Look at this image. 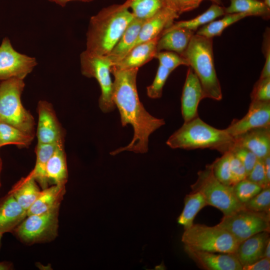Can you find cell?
<instances>
[{
  "label": "cell",
  "mask_w": 270,
  "mask_h": 270,
  "mask_svg": "<svg viewBox=\"0 0 270 270\" xmlns=\"http://www.w3.org/2000/svg\"><path fill=\"white\" fill-rule=\"evenodd\" d=\"M230 151L242 162L248 175L258 160L257 156L250 150L243 147L234 146Z\"/></svg>",
  "instance_id": "obj_39"
},
{
  "label": "cell",
  "mask_w": 270,
  "mask_h": 270,
  "mask_svg": "<svg viewBox=\"0 0 270 270\" xmlns=\"http://www.w3.org/2000/svg\"><path fill=\"white\" fill-rule=\"evenodd\" d=\"M38 143L49 144L64 142V131L52 104L46 100H40L38 104Z\"/></svg>",
  "instance_id": "obj_12"
},
{
  "label": "cell",
  "mask_w": 270,
  "mask_h": 270,
  "mask_svg": "<svg viewBox=\"0 0 270 270\" xmlns=\"http://www.w3.org/2000/svg\"><path fill=\"white\" fill-rule=\"evenodd\" d=\"M232 189L236 198L244 204L263 188L246 178L232 186Z\"/></svg>",
  "instance_id": "obj_34"
},
{
  "label": "cell",
  "mask_w": 270,
  "mask_h": 270,
  "mask_svg": "<svg viewBox=\"0 0 270 270\" xmlns=\"http://www.w3.org/2000/svg\"><path fill=\"white\" fill-rule=\"evenodd\" d=\"M203 0H180L179 14L196 8Z\"/></svg>",
  "instance_id": "obj_44"
},
{
  "label": "cell",
  "mask_w": 270,
  "mask_h": 270,
  "mask_svg": "<svg viewBox=\"0 0 270 270\" xmlns=\"http://www.w3.org/2000/svg\"><path fill=\"white\" fill-rule=\"evenodd\" d=\"M194 32L184 28L172 29L160 34L156 44L157 52L166 50L182 56Z\"/></svg>",
  "instance_id": "obj_21"
},
{
  "label": "cell",
  "mask_w": 270,
  "mask_h": 270,
  "mask_svg": "<svg viewBox=\"0 0 270 270\" xmlns=\"http://www.w3.org/2000/svg\"><path fill=\"white\" fill-rule=\"evenodd\" d=\"M37 64L34 58L16 51L8 38L2 40L0 46V80H24Z\"/></svg>",
  "instance_id": "obj_11"
},
{
  "label": "cell",
  "mask_w": 270,
  "mask_h": 270,
  "mask_svg": "<svg viewBox=\"0 0 270 270\" xmlns=\"http://www.w3.org/2000/svg\"><path fill=\"white\" fill-rule=\"evenodd\" d=\"M244 206L254 212L270 213V186L263 188L244 204Z\"/></svg>",
  "instance_id": "obj_35"
},
{
  "label": "cell",
  "mask_w": 270,
  "mask_h": 270,
  "mask_svg": "<svg viewBox=\"0 0 270 270\" xmlns=\"http://www.w3.org/2000/svg\"><path fill=\"white\" fill-rule=\"evenodd\" d=\"M24 80L12 78L0 83V122L12 125L34 136L35 122L23 106L21 96Z\"/></svg>",
  "instance_id": "obj_5"
},
{
  "label": "cell",
  "mask_w": 270,
  "mask_h": 270,
  "mask_svg": "<svg viewBox=\"0 0 270 270\" xmlns=\"http://www.w3.org/2000/svg\"><path fill=\"white\" fill-rule=\"evenodd\" d=\"M270 239V232H262L240 242L234 254L242 266L264 258L266 246Z\"/></svg>",
  "instance_id": "obj_18"
},
{
  "label": "cell",
  "mask_w": 270,
  "mask_h": 270,
  "mask_svg": "<svg viewBox=\"0 0 270 270\" xmlns=\"http://www.w3.org/2000/svg\"><path fill=\"white\" fill-rule=\"evenodd\" d=\"M144 22L134 18L128 24L116 46L107 56L112 65L122 60L132 48Z\"/></svg>",
  "instance_id": "obj_24"
},
{
  "label": "cell",
  "mask_w": 270,
  "mask_h": 270,
  "mask_svg": "<svg viewBox=\"0 0 270 270\" xmlns=\"http://www.w3.org/2000/svg\"><path fill=\"white\" fill-rule=\"evenodd\" d=\"M14 268L13 264L8 261L0 262V270H10Z\"/></svg>",
  "instance_id": "obj_48"
},
{
  "label": "cell",
  "mask_w": 270,
  "mask_h": 270,
  "mask_svg": "<svg viewBox=\"0 0 270 270\" xmlns=\"http://www.w3.org/2000/svg\"><path fill=\"white\" fill-rule=\"evenodd\" d=\"M230 156V152H226L210 164V166L214 176L220 182L225 185L232 186Z\"/></svg>",
  "instance_id": "obj_33"
},
{
  "label": "cell",
  "mask_w": 270,
  "mask_h": 270,
  "mask_svg": "<svg viewBox=\"0 0 270 270\" xmlns=\"http://www.w3.org/2000/svg\"><path fill=\"white\" fill-rule=\"evenodd\" d=\"M224 14V7L218 4H213L206 10L194 18L176 22L175 23L173 22L170 26L164 29L162 32L177 28H184L195 32L200 27Z\"/></svg>",
  "instance_id": "obj_27"
},
{
  "label": "cell",
  "mask_w": 270,
  "mask_h": 270,
  "mask_svg": "<svg viewBox=\"0 0 270 270\" xmlns=\"http://www.w3.org/2000/svg\"><path fill=\"white\" fill-rule=\"evenodd\" d=\"M154 58L158 60L160 65L172 72L181 65L189 66L188 62L185 58L174 52H158Z\"/></svg>",
  "instance_id": "obj_37"
},
{
  "label": "cell",
  "mask_w": 270,
  "mask_h": 270,
  "mask_svg": "<svg viewBox=\"0 0 270 270\" xmlns=\"http://www.w3.org/2000/svg\"><path fill=\"white\" fill-rule=\"evenodd\" d=\"M128 9L124 4H113L92 16L86 32V50L97 55L108 56L134 18Z\"/></svg>",
  "instance_id": "obj_2"
},
{
  "label": "cell",
  "mask_w": 270,
  "mask_h": 270,
  "mask_svg": "<svg viewBox=\"0 0 270 270\" xmlns=\"http://www.w3.org/2000/svg\"><path fill=\"white\" fill-rule=\"evenodd\" d=\"M204 98L200 80L189 66L181 98L182 114L184 122L198 116V108L200 100Z\"/></svg>",
  "instance_id": "obj_15"
},
{
  "label": "cell",
  "mask_w": 270,
  "mask_h": 270,
  "mask_svg": "<svg viewBox=\"0 0 270 270\" xmlns=\"http://www.w3.org/2000/svg\"><path fill=\"white\" fill-rule=\"evenodd\" d=\"M208 204L202 196L198 192L192 191L184 199L183 210L178 218V222L182 226L184 230L194 224V220L198 213Z\"/></svg>",
  "instance_id": "obj_28"
},
{
  "label": "cell",
  "mask_w": 270,
  "mask_h": 270,
  "mask_svg": "<svg viewBox=\"0 0 270 270\" xmlns=\"http://www.w3.org/2000/svg\"><path fill=\"white\" fill-rule=\"evenodd\" d=\"M2 236H3V234L0 232V248L1 246V241H2Z\"/></svg>",
  "instance_id": "obj_53"
},
{
  "label": "cell",
  "mask_w": 270,
  "mask_h": 270,
  "mask_svg": "<svg viewBox=\"0 0 270 270\" xmlns=\"http://www.w3.org/2000/svg\"><path fill=\"white\" fill-rule=\"evenodd\" d=\"M230 168L232 186L240 181L246 178L248 174L242 162L231 152Z\"/></svg>",
  "instance_id": "obj_41"
},
{
  "label": "cell",
  "mask_w": 270,
  "mask_h": 270,
  "mask_svg": "<svg viewBox=\"0 0 270 270\" xmlns=\"http://www.w3.org/2000/svg\"><path fill=\"white\" fill-rule=\"evenodd\" d=\"M160 36L134 46L122 60L112 66L118 69L139 68L154 58Z\"/></svg>",
  "instance_id": "obj_20"
},
{
  "label": "cell",
  "mask_w": 270,
  "mask_h": 270,
  "mask_svg": "<svg viewBox=\"0 0 270 270\" xmlns=\"http://www.w3.org/2000/svg\"><path fill=\"white\" fill-rule=\"evenodd\" d=\"M270 29L267 28L264 34L262 50L265 58V62L259 79L270 78Z\"/></svg>",
  "instance_id": "obj_42"
},
{
  "label": "cell",
  "mask_w": 270,
  "mask_h": 270,
  "mask_svg": "<svg viewBox=\"0 0 270 270\" xmlns=\"http://www.w3.org/2000/svg\"><path fill=\"white\" fill-rule=\"evenodd\" d=\"M250 15L246 12L226 14L218 20H214L199 28L196 34L208 38H212L220 36L228 26L238 20Z\"/></svg>",
  "instance_id": "obj_31"
},
{
  "label": "cell",
  "mask_w": 270,
  "mask_h": 270,
  "mask_svg": "<svg viewBox=\"0 0 270 270\" xmlns=\"http://www.w3.org/2000/svg\"><path fill=\"white\" fill-rule=\"evenodd\" d=\"M66 192V185H52L42 190L27 210V216L44 213L60 207Z\"/></svg>",
  "instance_id": "obj_23"
},
{
  "label": "cell",
  "mask_w": 270,
  "mask_h": 270,
  "mask_svg": "<svg viewBox=\"0 0 270 270\" xmlns=\"http://www.w3.org/2000/svg\"><path fill=\"white\" fill-rule=\"evenodd\" d=\"M270 127V102L252 101L247 114L225 130L233 138L250 130Z\"/></svg>",
  "instance_id": "obj_13"
},
{
  "label": "cell",
  "mask_w": 270,
  "mask_h": 270,
  "mask_svg": "<svg viewBox=\"0 0 270 270\" xmlns=\"http://www.w3.org/2000/svg\"><path fill=\"white\" fill-rule=\"evenodd\" d=\"M166 144L172 148L194 150L210 148L222 154L234 146V138L225 129H218L202 120L198 116L184 122L168 139Z\"/></svg>",
  "instance_id": "obj_3"
},
{
  "label": "cell",
  "mask_w": 270,
  "mask_h": 270,
  "mask_svg": "<svg viewBox=\"0 0 270 270\" xmlns=\"http://www.w3.org/2000/svg\"><path fill=\"white\" fill-rule=\"evenodd\" d=\"M34 136L24 132L8 124L0 122V146L15 144L19 147H28Z\"/></svg>",
  "instance_id": "obj_32"
},
{
  "label": "cell",
  "mask_w": 270,
  "mask_h": 270,
  "mask_svg": "<svg viewBox=\"0 0 270 270\" xmlns=\"http://www.w3.org/2000/svg\"><path fill=\"white\" fill-rule=\"evenodd\" d=\"M172 72L170 70L159 64L154 81L146 88V94L149 98L156 99L162 96L163 88Z\"/></svg>",
  "instance_id": "obj_36"
},
{
  "label": "cell",
  "mask_w": 270,
  "mask_h": 270,
  "mask_svg": "<svg viewBox=\"0 0 270 270\" xmlns=\"http://www.w3.org/2000/svg\"></svg>",
  "instance_id": "obj_54"
},
{
  "label": "cell",
  "mask_w": 270,
  "mask_h": 270,
  "mask_svg": "<svg viewBox=\"0 0 270 270\" xmlns=\"http://www.w3.org/2000/svg\"><path fill=\"white\" fill-rule=\"evenodd\" d=\"M190 188L192 192H200L208 205L218 209L224 216L244 208L235 196L232 186L220 182L214 176L210 164L204 170L198 172L197 180Z\"/></svg>",
  "instance_id": "obj_7"
},
{
  "label": "cell",
  "mask_w": 270,
  "mask_h": 270,
  "mask_svg": "<svg viewBox=\"0 0 270 270\" xmlns=\"http://www.w3.org/2000/svg\"><path fill=\"white\" fill-rule=\"evenodd\" d=\"M246 178L257 184L262 188L270 186L268 182L262 159L258 158Z\"/></svg>",
  "instance_id": "obj_40"
},
{
  "label": "cell",
  "mask_w": 270,
  "mask_h": 270,
  "mask_svg": "<svg viewBox=\"0 0 270 270\" xmlns=\"http://www.w3.org/2000/svg\"><path fill=\"white\" fill-rule=\"evenodd\" d=\"M268 182L270 184V154L262 159Z\"/></svg>",
  "instance_id": "obj_45"
},
{
  "label": "cell",
  "mask_w": 270,
  "mask_h": 270,
  "mask_svg": "<svg viewBox=\"0 0 270 270\" xmlns=\"http://www.w3.org/2000/svg\"><path fill=\"white\" fill-rule=\"evenodd\" d=\"M50 2H54L62 6H64L66 4L73 0H78L84 2H90L93 0H48Z\"/></svg>",
  "instance_id": "obj_47"
},
{
  "label": "cell",
  "mask_w": 270,
  "mask_h": 270,
  "mask_svg": "<svg viewBox=\"0 0 270 270\" xmlns=\"http://www.w3.org/2000/svg\"><path fill=\"white\" fill-rule=\"evenodd\" d=\"M168 6L178 14L180 0H166Z\"/></svg>",
  "instance_id": "obj_46"
},
{
  "label": "cell",
  "mask_w": 270,
  "mask_h": 270,
  "mask_svg": "<svg viewBox=\"0 0 270 270\" xmlns=\"http://www.w3.org/2000/svg\"><path fill=\"white\" fill-rule=\"evenodd\" d=\"M264 258L270 259V239L268 240L264 249Z\"/></svg>",
  "instance_id": "obj_49"
},
{
  "label": "cell",
  "mask_w": 270,
  "mask_h": 270,
  "mask_svg": "<svg viewBox=\"0 0 270 270\" xmlns=\"http://www.w3.org/2000/svg\"><path fill=\"white\" fill-rule=\"evenodd\" d=\"M182 242L194 250L218 253L234 254L239 244L230 232L218 225L199 224L184 230Z\"/></svg>",
  "instance_id": "obj_6"
},
{
  "label": "cell",
  "mask_w": 270,
  "mask_h": 270,
  "mask_svg": "<svg viewBox=\"0 0 270 270\" xmlns=\"http://www.w3.org/2000/svg\"><path fill=\"white\" fill-rule=\"evenodd\" d=\"M188 256L200 268L205 270H242V266L233 253L199 250L184 246Z\"/></svg>",
  "instance_id": "obj_14"
},
{
  "label": "cell",
  "mask_w": 270,
  "mask_h": 270,
  "mask_svg": "<svg viewBox=\"0 0 270 270\" xmlns=\"http://www.w3.org/2000/svg\"><path fill=\"white\" fill-rule=\"evenodd\" d=\"M234 138V146L249 150L258 158L270 154V127L252 129Z\"/></svg>",
  "instance_id": "obj_16"
},
{
  "label": "cell",
  "mask_w": 270,
  "mask_h": 270,
  "mask_svg": "<svg viewBox=\"0 0 270 270\" xmlns=\"http://www.w3.org/2000/svg\"><path fill=\"white\" fill-rule=\"evenodd\" d=\"M212 1L214 4L220 5L222 4V0H209Z\"/></svg>",
  "instance_id": "obj_50"
},
{
  "label": "cell",
  "mask_w": 270,
  "mask_h": 270,
  "mask_svg": "<svg viewBox=\"0 0 270 270\" xmlns=\"http://www.w3.org/2000/svg\"><path fill=\"white\" fill-rule=\"evenodd\" d=\"M264 4L269 8H270V0H263Z\"/></svg>",
  "instance_id": "obj_51"
},
{
  "label": "cell",
  "mask_w": 270,
  "mask_h": 270,
  "mask_svg": "<svg viewBox=\"0 0 270 270\" xmlns=\"http://www.w3.org/2000/svg\"><path fill=\"white\" fill-rule=\"evenodd\" d=\"M252 101L270 102V78L258 79L250 94Z\"/></svg>",
  "instance_id": "obj_38"
},
{
  "label": "cell",
  "mask_w": 270,
  "mask_h": 270,
  "mask_svg": "<svg viewBox=\"0 0 270 270\" xmlns=\"http://www.w3.org/2000/svg\"><path fill=\"white\" fill-rule=\"evenodd\" d=\"M58 143L37 144L36 148V164L28 175L34 178L42 190L48 186L46 172V166Z\"/></svg>",
  "instance_id": "obj_26"
},
{
  "label": "cell",
  "mask_w": 270,
  "mask_h": 270,
  "mask_svg": "<svg viewBox=\"0 0 270 270\" xmlns=\"http://www.w3.org/2000/svg\"><path fill=\"white\" fill-rule=\"evenodd\" d=\"M230 4L224 8V13L246 12L250 16H258L268 20L270 17V8L260 0H230Z\"/></svg>",
  "instance_id": "obj_29"
},
{
  "label": "cell",
  "mask_w": 270,
  "mask_h": 270,
  "mask_svg": "<svg viewBox=\"0 0 270 270\" xmlns=\"http://www.w3.org/2000/svg\"><path fill=\"white\" fill-rule=\"evenodd\" d=\"M40 192L36 180L28 174L15 184L8 192L12 194L18 204L27 211Z\"/></svg>",
  "instance_id": "obj_25"
},
{
  "label": "cell",
  "mask_w": 270,
  "mask_h": 270,
  "mask_svg": "<svg viewBox=\"0 0 270 270\" xmlns=\"http://www.w3.org/2000/svg\"><path fill=\"white\" fill-rule=\"evenodd\" d=\"M46 172L48 184L66 185L68 172L64 142L57 144L54 151L48 161Z\"/></svg>",
  "instance_id": "obj_22"
},
{
  "label": "cell",
  "mask_w": 270,
  "mask_h": 270,
  "mask_svg": "<svg viewBox=\"0 0 270 270\" xmlns=\"http://www.w3.org/2000/svg\"><path fill=\"white\" fill-rule=\"evenodd\" d=\"M81 72L88 78L98 81L101 90L98 106L104 112L113 111L116 106L112 100L113 82L110 76L112 64L107 56L97 55L85 50L80 55Z\"/></svg>",
  "instance_id": "obj_9"
},
{
  "label": "cell",
  "mask_w": 270,
  "mask_h": 270,
  "mask_svg": "<svg viewBox=\"0 0 270 270\" xmlns=\"http://www.w3.org/2000/svg\"><path fill=\"white\" fill-rule=\"evenodd\" d=\"M27 216V211L8 193L0 198V232H12Z\"/></svg>",
  "instance_id": "obj_19"
},
{
  "label": "cell",
  "mask_w": 270,
  "mask_h": 270,
  "mask_svg": "<svg viewBox=\"0 0 270 270\" xmlns=\"http://www.w3.org/2000/svg\"><path fill=\"white\" fill-rule=\"evenodd\" d=\"M59 210L27 216L12 233L26 245L50 242L58 236Z\"/></svg>",
  "instance_id": "obj_8"
},
{
  "label": "cell",
  "mask_w": 270,
  "mask_h": 270,
  "mask_svg": "<svg viewBox=\"0 0 270 270\" xmlns=\"http://www.w3.org/2000/svg\"><path fill=\"white\" fill-rule=\"evenodd\" d=\"M217 225L227 230L240 243L258 233L270 232V213L254 212L244 208L224 216Z\"/></svg>",
  "instance_id": "obj_10"
},
{
  "label": "cell",
  "mask_w": 270,
  "mask_h": 270,
  "mask_svg": "<svg viewBox=\"0 0 270 270\" xmlns=\"http://www.w3.org/2000/svg\"><path fill=\"white\" fill-rule=\"evenodd\" d=\"M138 68L118 69L112 66L114 76L112 100L120 112L122 126L130 124L134 130L131 142L110 152L116 156L124 151L144 154L148 151L150 136L165 124L162 118L150 114L140 102L136 88Z\"/></svg>",
  "instance_id": "obj_1"
},
{
  "label": "cell",
  "mask_w": 270,
  "mask_h": 270,
  "mask_svg": "<svg viewBox=\"0 0 270 270\" xmlns=\"http://www.w3.org/2000/svg\"><path fill=\"white\" fill-rule=\"evenodd\" d=\"M124 4L132 9L134 18L143 21L168 7L166 0H126Z\"/></svg>",
  "instance_id": "obj_30"
},
{
  "label": "cell",
  "mask_w": 270,
  "mask_h": 270,
  "mask_svg": "<svg viewBox=\"0 0 270 270\" xmlns=\"http://www.w3.org/2000/svg\"><path fill=\"white\" fill-rule=\"evenodd\" d=\"M270 270V259L264 257L250 264L242 266V270Z\"/></svg>",
  "instance_id": "obj_43"
},
{
  "label": "cell",
  "mask_w": 270,
  "mask_h": 270,
  "mask_svg": "<svg viewBox=\"0 0 270 270\" xmlns=\"http://www.w3.org/2000/svg\"><path fill=\"white\" fill-rule=\"evenodd\" d=\"M180 14L168 7L162 9L146 20L140 30L138 38L132 48L140 44L160 36L162 32L170 26Z\"/></svg>",
  "instance_id": "obj_17"
},
{
  "label": "cell",
  "mask_w": 270,
  "mask_h": 270,
  "mask_svg": "<svg viewBox=\"0 0 270 270\" xmlns=\"http://www.w3.org/2000/svg\"><path fill=\"white\" fill-rule=\"evenodd\" d=\"M212 44V38L194 34L182 56L198 76L204 98L220 100L222 95L214 66Z\"/></svg>",
  "instance_id": "obj_4"
},
{
  "label": "cell",
  "mask_w": 270,
  "mask_h": 270,
  "mask_svg": "<svg viewBox=\"0 0 270 270\" xmlns=\"http://www.w3.org/2000/svg\"><path fill=\"white\" fill-rule=\"evenodd\" d=\"M2 168V160L0 157V174ZM0 186H1V184H0Z\"/></svg>",
  "instance_id": "obj_52"
}]
</instances>
